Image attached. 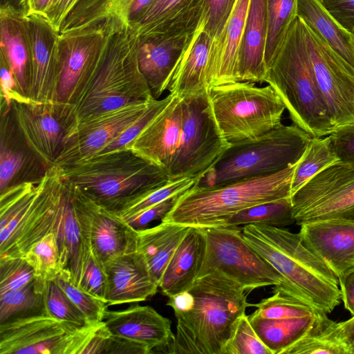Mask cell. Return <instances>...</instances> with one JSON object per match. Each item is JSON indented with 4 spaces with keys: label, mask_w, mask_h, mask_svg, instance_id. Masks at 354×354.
Masks as SVG:
<instances>
[{
    "label": "cell",
    "mask_w": 354,
    "mask_h": 354,
    "mask_svg": "<svg viewBox=\"0 0 354 354\" xmlns=\"http://www.w3.org/2000/svg\"><path fill=\"white\" fill-rule=\"evenodd\" d=\"M245 292L232 279L213 272L168 297L167 305L177 321L171 353L221 354L239 319L251 306Z\"/></svg>",
    "instance_id": "obj_1"
},
{
    "label": "cell",
    "mask_w": 354,
    "mask_h": 354,
    "mask_svg": "<svg viewBox=\"0 0 354 354\" xmlns=\"http://www.w3.org/2000/svg\"><path fill=\"white\" fill-rule=\"evenodd\" d=\"M110 21L101 57L69 109L67 134L80 124L101 114L155 99L139 68L137 28Z\"/></svg>",
    "instance_id": "obj_2"
},
{
    "label": "cell",
    "mask_w": 354,
    "mask_h": 354,
    "mask_svg": "<svg viewBox=\"0 0 354 354\" xmlns=\"http://www.w3.org/2000/svg\"><path fill=\"white\" fill-rule=\"evenodd\" d=\"M241 231L246 242L283 277L274 290L325 314L339 304L337 277L305 246L299 233L263 224L245 225Z\"/></svg>",
    "instance_id": "obj_3"
},
{
    "label": "cell",
    "mask_w": 354,
    "mask_h": 354,
    "mask_svg": "<svg viewBox=\"0 0 354 354\" xmlns=\"http://www.w3.org/2000/svg\"><path fill=\"white\" fill-rule=\"evenodd\" d=\"M304 29V21L297 16L273 57L263 82L279 96L294 124L312 138L323 137L329 136L335 129L311 65Z\"/></svg>",
    "instance_id": "obj_4"
},
{
    "label": "cell",
    "mask_w": 354,
    "mask_h": 354,
    "mask_svg": "<svg viewBox=\"0 0 354 354\" xmlns=\"http://www.w3.org/2000/svg\"><path fill=\"white\" fill-rule=\"evenodd\" d=\"M297 163L275 174L206 186L197 182L180 194L162 222L207 228L223 226L238 212L291 196Z\"/></svg>",
    "instance_id": "obj_5"
},
{
    "label": "cell",
    "mask_w": 354,
    "mask_h": 354,
    "mask_svg": "<svg viewBox=\"0 0 354 354\" xmlns=\"http://www.w3.org/2000/svg\"><path fill=\"white\" fill-rule=\"evenodd\" d=\"M58 169L63 182L113 212L131 196L169 182L164 169L127 148Z\"/></svg>",
    "instance_id": "obj_6"
},
{
    "label": "cell",
    "mask_w": 354,
    "mask_h": 354,
    "mask_svg": "<svg viewBox=\"0 0 354 354\" xmlns=\"http://www.w3.org/2000/svg\"><path fill=\"white\" fill-rule=\"evenodd\" d=\"M311 138L295 124H281L261 136L230 143L197 183L212 186L275 174L297 163Z\"/></svg>",
    "instance_id": "obj_7"
},
{
    "label": "cell",
    "mask_w": 354,
    "mask_h": 354,
    "mask_svg": "<svg viewBox=\"0 0 354 354\" xmlns=\"http://www.w3.org/2000/svg\"><path fill=\"white\" fill-rule=\"evenodd\" d=\"M255 84L235 82L209 88L215 120L230 144L261 136L282 124L283 102L271 86Z\"/></svg>",
    "instance_id": "obj_8"
},
{
    "label": "cell",
    "mask_w": 354,
    "mask_h": 354,
    "mask_svg": "<svg viewBox=\"0 0 354 354\" xmlns=\"http://www.w3.org/2000/svg\"><path fill=\"white\" fill-rule=\"evenodd\" d=\"M184 118L179 146L168 172L169 181L201 180L229 147L215 120L209 91L183 97Z\"/></svg>",
    "instance_id": "obj_9"
},
{
    "label": "cell",
    "mask_w": 354,
    "mask_h": 354,
    "mask_svg": "<svg viewBox=\"0 0 354 354\" xmlns=\"http://www.w3.org/2000/svg\"><path fill=\"white\" fill-rule=\"evenodd\" d=\"M204 231L206 248L196 279L218 272L246 292L283 282L280 273L246 242L237 227H212Z\"/></svg>",
    "instance_id": "obj_10"
},
{
    "label": "cell",
    "mask_w": 354,
    "mask_h": 354,
    "mask_svg": "<svg viewBox=\"0 0 354 354\" xmlns=\"http://www.w3.org/2000/svg\"><path fill=\"white\" fill-rule=\"evenodd\" d=\"M95 326L80 328L46 313L18 318L0 324V354H80Z\"/></svg>",
    "instance_id": "obj_11"
},
{
    "label": "cell",
    "mask_w": 354,
    "mask_h": 354,
    "mask_svg": "<svg viewBox=\"0 0 354 354\" xmlns=\"http://www.w3.org/2000/svg\"><path fill=\"white\" fill-rule=\"evenodd\" d=\"M299 225L326 219L354 221V163L338 161L322 170L291 196Z\"/></svg>",
    "instance_id": "obj_12"
},
{
    "label": "cell",
    "mask_w": 354,
    "mask_h": 354,
    "mask_svg": "<svg viewBox=\"0 0 354 354\" xmlns=\"http://www.w3.org/2000/svg\"><path fill=\"white\" fill-rule=\"evenodd\" d=\"M63 185L59 169L48 168L36 195L0 230V257H24L32 245L54 232Z\"/></svg>",
    "instance_id": "obj_13"
},
{
    "label": "cell",
    "mask_w": 354,
    "mask_h": 354,
    "mask_svg": "<svg viewBox=\"0 0 354 354\" xmlns=\"http://www.w3.org/2000/svg\"><path fill=\"white\" fill-rule=\"evenodd\" d=\"M111 25L108 21L59 32L61 71L53 103L68 113L101 57Z\"/></svg>",
    "instance_id": "obj_14"
},
{
    "label": "cell",
    "mask_w": 354,
    "mask_h": 354,
    "mask_svg": "<svg viewBox=\"0 0 354 354\" xmlns=\"http://www.w3.org/2000/svg\"><path fill=\"white\" fill-rule=\"evenodd\" d=\"M304 30L311 65L335 131L354 125V67L306 24Z\"/></svg>",
    "instance_id": "obj_15"
},
{
    "label": "cell",
    "mask_w": 354,
    "mask_h": 354,
    "mask_svg": "<svg viewBox=\"0 0 354 354\" xmlns=\"http://www.w3.org/2000/svg\"><path fill=\"white\" fill-rule=\"evenodd\" d=\"M69 187L82 236L100 263L137 251L138 230L114 212Z\"/></svg>",
    "instance_id": "obj_16"
},
{
    "label": "cell",
    "mask_w": 354,
    "mask_h": 354,
    "mask_svg": "<svg viewBox=\"0 0 354 354\" xmlns=\"http://www.w3.org/2000/svg\"><path fill=\"white\" fill-rule=\"evenodd\" d=\"M151 101L111 111L76 126L66 136L54 166L64 167L97 154L136 121Z\"/></svg>",
    "instance_id": "obj_17"
},
{
    "label": "cell",
    "mask_w": 354,
    "mask_h": 354,
    "mask_svg": "<svg viewBox=\"0 0 354 354\" xmlns=\"http://www.w3.org/2000/svg\"><path fill=\"white\" fill-rule=\"evenodd\" d=\"M12 110L28 145L47 169L54 166L67 134V114L53 102H15Z\"/></svg>",
    "instance_id": "obj_18"
},
{
    "label": "cell",
    "mask_w": 354,
    "mask_h": 354,
    "mask_svg": "<svg viewBox=\"0 0 354 354\" xmlns=\"http://www.w3.org/2000/svg\"><path fill=\"white\" fill-rule=\"evenodd\" d=\"M183 118V97L172 94L165 106L125 148L168 174L179 146Z\"/></svg>",
    "instance_id": "obj_19"
},
{
    "label": "cell",
    "mask_w": 354,
    "mask_h": 354,
    "mask_svg": "<svg viewBox=\"0 0 354 354\" xmlns=\"http://www.w3.org/2000/svg\"><path fill=\"white\" fill-rule=\"evenodd\" d=\"M305 246L336 275L354 268V221L326 219L307 222L299 232Z\"/></svg>",
    "instance_id": "obj_20"
},
{
    "label": "cell",
    "mask_w": 354,
    "mask_h": 354,
    "mask_svg": "<svg viewBox=\"0 0 354 354\" xmlns=\"http://www.w3.org/2000/svg\"><path fill=\"white\" fill-rule=\"evenodd\" d=\"M0 193L15 185L38 184L46 167L28 145L12 107L1 109Z\"/></svg>",
    "instance_id": "obj_21"
},
{
    "label": "cell",
    "mask_w": 354,
    "mask_h": 354,
    "mask_svg": "<svg viewBox=\"0 0 354 354\" xmlns=\"http://www.w3.org/2000/svg\"><path fill=\"white\" fill-rule=\"evenodd\" d=\"M32 41V75L30 100L53 102L61 71L59 32L44 18L28 17Z\"/></svg>",
    "instance_id": "obj_22"
},
{
    "label": "cell",
    "mask_w": 354,
    "mask_h": 354,
    "mask_svg": "<svg viewBox=\"0 0 354 354\" xmlns=\"http://www.w3.org/2000/svg\"><path fill=\"white\" fill-rule=\"evenodd\" d=\"M102 322L111 333L146 345L150 353H171L174 340L171 322L151 306L106 310Z\"/></svg>",
    "instance_id": "obj_23"
},
{
    "label": "cell",
    "mask_w": 354,
    "mask_h": 354,
    "mask_svg": "<svg viewBox=\"0 0 354 354\" xmlns=\"http://www.w3.org/2000/svg\"><path fill=\"white\" fill-rule=\"evenodd\" d=\"M0 56L7 62L20 95L30 100L32 41L28 17L13 6H0Z\"/></svg>",
    "instance_id": "obj_24"
},
{
    "label": "cell",
    "mask_w": 354,
    "mask_h": 354,
    "mask_svg": "<svg viewBox=\"0 0 354 354\" xmlns=\"http://www.w3.org/2000/svg\"><path fill=\"white\" fill-rule=\"evenodd\" d=\"M107 279L105 301L108 305L147 300L159 288L138 252L113 257L104 264Z\"/></svg>",
    "instance_id": "obj_25"
},
{
    "label": "cell",
    "mask_w": 354,
    "mask_h": 354,
    "mask_svg": "<svg viewBox=\"0 0 354 354\" xmlns=\"http://www.w3.org/2000/svg\"><path fill=\"white\" fill-rule=\"evenodd\" d=\"M192 33L140 37L138 65L155 99L167 90L172 70Z\"/></svg>",
    "instance_id": "obj_26"
},
{
    "label": "cell",
    "mask_w": 354,
    "mask_h": 354,
    "mask_svg": "<svg viewBox=\"0 0 354 354\" xmlns=\"http://www.w3.org/2000/svg\"><path fill=\"white\" fill-rule=\"evenodd\" d=\"M250 2L236 0L223 32L218 39L212 41L206 69L209 88L239 82V53Z\"/></svg>",
    "instance_id": "obj_27"
},
{
    "label": "cell",
    "mask_w": 354,
    "mask_h": 354,
    "mask_svg": "<svg viewBox=\"0 0 354 354\" xmlns=\"http://www.w3.org/2000/svg\"><path fill=\"white\" fill-rule=\"evenodd\" d=\"M155 0H78L64 21L59 32L91 26L104 21L132 28Z\"/></svg>",
    "instance_id": "obj_28"
},
{
    "label": "cell",
    "mask_w": 354,
    "mask_h": 354,
    "mask_svg": "<svg viewBox=\"0 0 354 354\" xmlns=\"http://www.w3.org/2000/svg\"><path fill=\"white\" fill-rule=\"evenodd\" d=\"M212 43L198 23L170 75L169 93L185 97L209 91L206 69Z\"/></svg>",
    "instance_id": "obj_29"
},
{
    "label": "cell",
    "mask_w": 354,
    "mask_h": 354,
    "mask_svg": "<svg viewBox=\"0 0 354 354\" xmlns=\"http://www.w3.org/2000/svg\"><path fill=\"white\" fill-rule=\"evenodd\" d=\"M267 32V0H250L239 48V82H263Z\"/></svg>",
    "instance_id": "obj_30"
},
{
    "label": "cell",
    "mask_w": 354,
    "mask_h": 354,
    "mask_svg": "<svg viewBox=\"0 0 354 354\" xmlns=\"http://www.w3.org/2000/svg\"><path fill=\"white\" fill-rule=\"evenodd\" d=\"M206 248L204 228L189 227L161 277L159 288L167 297L191 287L200 271Z\"/></svg>",
    "instance_id": "obj_31"
},
{
    "label": "cell",
    "mask_w": 354,
    "mask_h": 354,
    "mask_svg": "<svg viewBox=\"0 0 354 354\" xmlns=\"http://www.w3.org/2000/svg\"><path fill=\"white\" fill-rule=\"evenodd\" d=\"M205 0H155L136 27L140 37L191 34L202 15Z\"/></svg>",
    "instance_id": "obj_32"
},
{
    "label": "cell",
    "mask_w": 354,
    "mask_h": 354,
    "mask_svg": "<svg viewBox=\"0 0 354 354\" xmlns=\"http://www.w3.org/2000/svg\"><path fill=\"white\" fill-rule=\"evenodd\" d=\"M63 183L58 218L53 232L59 245L62 272L73 284L79 286L86 243L82 236L76 218L71 189Z\"/></svg>",
    "instance_id": "obj_33"
},
{
    "label": "cell",
    "mask_w": 354,
    "mask_h": 354,
    "mask_svg": "<svg viewBox=\"0 0 354 354\" xmlns=\"http://www.w3.org/2000/svg\"><path fill=\"white\" fill-rule=\"evenodd\" d=\"M189 228L161 221L154 227L138 230L137 252L144 257L158 286L167 264Z\"/></svg>",
    "instance_id": "obj_34"
},
{
    "label": "cell",
    "mask_w": 354,
    "mask_h": 354,
    "mask_svg": "<svg viewBox=\"0 0 354 354\" xmlns=\"http://www.w3.org/2000/svg\"><path fill=\"white\" fill-rule=\"evenodd\" d=\"M297 16L313 32L354 67L351 33L334 19L320 0H297Z\"/></svg>",
    "instance_id": "obj_35"
},
{
    "label": "cell",
    "mask_w": 354,
    "mask_h": 354,
    "mask_svg": "<svg viewBox=\"0 0 354 354\" xmlns=\"http://www.w3.org/2000/svg\"><path fill=\"white\" fill-rule=\"evenodd\" d=\"M318 313L304 317L264 319L249 315L248 319L272 354H284L311 328Z\"/></svg>",
    "instance_id": "obj_36"
},
{
    "label": "cell",
    "mask_w": 354,
    "mask_h": 354,
    "mask_svg": "<svg viewBox=\"0 0 354 354\" xmlns=\"http://www.w3.org/2000/svg\"><path fill=\"white\" fill-rule=\"evenodd\" d=\"M353 354L344 340L339 322L318 313L311 328L284 354Z\"/></svg>",
    "instance_id": "obj_37"
},
{
    "label": "cell",
    "mask_w": 354,
    "mask_h": 354,
    "mask_svg": "<svg viewBox=\"0 0 354 354\" xmlns=\"http://www.w3.org/2000/svg\"><path fill=\"white\" fill-rule=\"evenodd\" d=\"M44 283V281L36 278L21 288L0 295V324L45 313Z\"/></svg>",
    "instance_id": "obj_38"
},
{
    "label": "cell",
    "mask_w": 354,
    "mask_h": 354,
    "mask_svg": "<svg viewBox=\"0 0 354 354\" xmlns=\"http://www.w3.org/2000/svg\"><path fill=\"white\" fill-rule=\"evenodd\" d=\"M339 161L330 138H312L297 162L291 183V196L314 176Z\"/></svg>",
    "instance_id": "obj_39"
},
{
    "label": "cell",
    "mask_w": 354,
    "mask_h": 354,
    "mask_svg": "<svg viewBox=\"0 0 354 354\" xmlns=\"http://www.w3.org/2000/svg\"><path fill=\"white\" fill-rule=\"evenodd\" d=\"M295 223L291 196H288L241 210L227 219L223 226L263 224L285 227Z\"/></svg>",
    "instance_id": "obj_40"
},
{
    "label": "cell",
    "mask_w": 354,
    "mask_h": 354,
    "mask_svg": "<svg viewBox=\"0 0 354 354\" xmlns=\"http://www.w3.org/2000/svg\"><path fill=\"white\" fill-rule=\"evenodd\" d=\"M297 0H267L268 32L265 51L267 70L291 23L297 17Z\"/></svg>",
    "instance_id": "obj_41"
},
{
    "label": "cell",
    "mask_w": 354,
    "mask_h": 354,
    "mask_svg": "<svg viewBox=\"0 0 354 354\" xmlns=\"http://www.w3.org/2000/svg\"><path fill=\"white\" fill-rule=\"evenodd\" d=\"M199 180L196 178L185 177L174 181H169L162 185L131 196L114 212L122 218L133 215L181 194Z\"/></svg>",
    "instance_id": "obj_42"
},
{
    "label": "cell",
    "mask_w": 354,
    "mask_h": 354,
    "mask_svg": "<svg viewBox=\"0 0 354 354\" xmlns=\"http://www.w3.org/2000/svg\"><path fill=\"white\" fill-rule=\"evenodd\" d=\"M24 257L34 268L36 278L44 281L54 280L63 272L56 235L50 232L32 245Z\"/></svg>",
    "instance_id": "obj_43"
},
{
    "label": "cell",
    "mask_w": 354,
    "mask_h": 354,
    "mask_svg": "<svg viewBox=\"0 0 354 354\" xmlns=\"http://www.w3.org/2000/svg\"><path fill=\"white\" fill-rule=\"evenodd\" d=\"M149 354L145 344L111 333L103 322L94 328L80 354Z\"/></svg>",
    "instance_id": "obj_44"
},
{
    "label": "cell",
    "mask_w": 354,
    "mask_h": 354,
    "mask_svg": "<svg viewBox=\"0 0 354 354\" xmlns=\"http://www.w3.org/2000/svg\"><path fill=\"white\" fill-rule=\"evenodd\" d=\"M43 295L45 313L48 315L80 328L91 326L55 279L45 281Z\"/></svg>",
    "instance_id": "obj_45"
},
{
    "label": "cell",
    "mask_w": 354,
    "mask_h": 354,
    "mask_svg": "<svg viewBox=\"0 0 354 354\" xmlns=\"http://www.w3.org/2000/svg\"><path fill=\"white\" fill-rule=\"evenodd\" d=\"M55 281L84 314L89 325L95 326L103 321L106 302L73 284L62 272Z\"/></svg>",
    "instance_id": "obj_46"
},
{
    "label": "cell",
    "mask_w": 354,
    "mask_h": 354,
    "mask_svg": "<svg viewBox=\"0 0 354 354\" xmlns=\"http://www.w3.org/2000/svg\"><path fill=\"white\" fill-rule=\"evenodd\" d=\"M221 354H272L251 325L248 316L243 315L234 331L224 346Z\"/></svg>",
    "instance_id": "obj_47"
},
{
    "label": "cell",
    "mask_w": 354,
    "mask_h": 354,
    "mask_svg": "<svg viewBox=\"0 0 354 354\" xmlns=\"http://www.w3.org/2000/svg\"><path fill=\"white\" fill-rule=\"evenodd\" d=\"M35 279L34 268L24 257H0V295L21 288Z\"/></svg>",
    "instance_id": "obj_48"
},
{
    "label": "cell",
    "mask_w": 354,
    "mask_h": 354,
    "mask_svg": "<svg viewBox=\"0 0 354 354\" xmlns=\"http://www.w3.org/2000/svg\"><path fill=\"white\" fill-rule=\"evenodd\" d=\"M236 2V0H205L199 24L212 41L221 35Z\"/></svg>",
    "instance_id": "obj_49"
},
{
    "label": "cell",
    "mask_w": 354,
    "mask_h": 354,
    "mask_svg": "<svg viewBox=\"0 0 354 354\" xmlns=\"http://www.w3.org/2000/svg\"><path fill=\"white\" fill-rule=\"evenodd\" d=\"M171 97L172 94L169 93L163 99L152 100L136 121L122 131L97 154L125 148L129 143L137 137L150 120L165 106Z\"/></svg>",
    "instance_id": "obj_50"
},
{
    "label": "cell",
    "mask_w": 354,
    "mask_h": 354,
    "mask_svg": "<svg viewBox=\"0 0 354 354\" xmlns=\"http://www.w3.org/2000/svg\"><path fill=\"white\" fill-rule=\"evenodd\" d=\"M78 287L105 301L107 279L104 266L95 257L87 243Z\"/></svg>",
    "instance_id": "obj_51"
},
{
    "label": "cell",
    "mask_w": 354,
    "mask_h": 354,
    "mask_svg": "<svg viewBox=\"0 0 354 354\" xmlns=\"http://www.w3.org/2000/svg\"><path fill=\"white\" fill-rule=\"evenodd\" d=\"M178 195L169 198L145 210L123 218L136 230L145 229L152 221L162 219L174 206Z\"/></svg>",
    "instance_id": "obj_52"
},
{
    "label": "cell",
    "mask_w": 354,
    "mask_h": 354,
    "mask_svg": "<svg viewBox=\"0 0 354 354\" xmlns=\"http://www.w3.org/2000/svg\"><path fill=\"white\" fill-rule=\"evenodd\" d=\"M1 66V109L12 107L15 102H30L24 98L19 93L13 73L5 59L0 56Z\"/></svg>",
    "instance_id": "obj_53"
},
{
    "label": "cell",
    "mask_w": 354,
    "mask_h": 354,
    "mask_svg": "<svg viewBox=\"0 0 354 354\" xmlns=\"http://www.w3.org/2000/svg\"><path fill=\"white\" fill-rule=\"evenodd\" d=\"M329 136L339 160L354 163V125L336 129Z\"/></svg>",
    "instance_id": "obj_54"
},
{
    "label": "cell",
    "mask_w": 354,
    "mask_h": 354,
    "mask_svg": "<svg viewBox=\"0 0 354 354\" xmlns=\"http://www.w3.org/2000/svg\"><path fill=\"white\" fill-rule=\"evenodd\" d=\"M334 19L351 33L354 31V0H320Z\"/></svg>",
    "instance_id": "obj_55"
},
{
    "label": "cell",
    "mask_w": 354,
    "mask_h": 354,
    "mask_svg": "<svg viewBox=\"0 0 354 354\" xmlns=\"http://www.w3.org/2000/svg\"><path fill=\"white\" fill-rule=\"evenodd\" d=\"M77 1L78 0H55L54 1L45 19L56 32H60L64 21Z\"/></svg>",
    "instance_id": "obj_56"
},
{
    "label": "cell",
    "mask_w": 354,
    "mask_h": 354,
    "mask_svg": "<svg viewBox=\"0 0 354 354\" xmlns=\"http://www.w3.org/2000/svg\"><path fill=\"white\" fill-rule=\"evenodd\" d=\"M338 282L344 306L354 315V268L338 279Z\"/></svg>",
    "instance_id": "obj_57"
},
{
    "label": "cell",
    "mask_w": 354,
    "mask_h": 354,
    "mask_svg": "<svg viewBox=\"0 0 354 354\" xmlns=\"http://www.w3.org/2000/svg\"><path fill=\"white\" fill-rule=\"evenodd\" d=\"M55 0H24L22 10L27 16H39L46 19L47 13Z\"/></svg>",
    "instance_id": "obj_58"
},
{
    "label": "cell",
    "mask_w": 354,
    "mask_h": 354,
    "mask_svg": "<svg viewBox=\"0 0 354 354\" xmlns=\"http://www.w3.org/2000/svg\"><path fill=\"white\" fill-rule=\"evenodd\" d=\"M339 324L343 337L354 354V315Z\"/></svg>",
    "instance_id": "obj_59"
},
{
    "label": "cell",
    "mask_w": 354,
    "mask_h": 354,
    "mask_svg": "<svg viewBox=\"0 0 354 354\" xmlns=\"http://www.w3.org/2000/svg\"><path fill=\"white\" fill-rule=\"evenodd\" d=\"M24 0H0V6H13L22 10Z\"/></svg>",
    "instance_id": "obj_60"
},
{
    "label": "cell",
    "mask_w": 354,
    "mask_h": 354,
    "mask_svg": "<svg viewBox=\"0 0 354 354\" xmlns=\"http://www.w3.org/2000/svg\"><path fill=\"white\" fill-rule=\"evenodd\" d=\"M351 35H352L353 45V48H354V31L353 32H351Z\"/></svg>",
    "instance_id": "obj_61"
}]
</instances>
